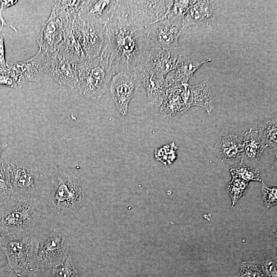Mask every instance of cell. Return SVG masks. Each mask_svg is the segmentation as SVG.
<instances>
[{"label": "cell", "mask_w": 277, "mask_h": 277, "mask_svg": "<svg viewBox=\"0 0 277 277\" xmlns=\"http://www.w3.org/2000/svg\"><path fill=\"white\" fill-rule=\"evenodd\" d=\"M211 61L209 59L200 61L179 54L173 70L164 76L168 89L188 84L194 72L202 65Z\"/></svg>", "instance_id": "cell-17"}, {"label": "cell", "mask_w": 277, "mask_h": 277, "mask_svg": "<svg viewBox=\"0 0 277 277\" xmlns=\"http://www.w3.org/2000/svg\"><path fill=\"white\" fill-rule=\"evenodd\" d=\"M7 144L6 143L0 141V160L2 159L1 157V154L7 147Z\"/></svg>", "instance_id": "cell-36"}, {"label": "cell", "mask_w": 277, "mask_h": 277, "mask_svg": "<svg viewBox=\"0 0 277 277\" xmlns=\"http://www.w3.org/2000/svg\"><path fill=\"white\" fill-rule=\"evenodd\" d=\"M77 65L55 51L48 53L45 70L46 73L52 75L60 85L74 89L78 82Z\"/></svg>", "instance_id": "cell-12"}, {"label": "cell", "mask_w": 277, "mask_h": 277, "mask_svg": "<svg viewBox=\"0 0 277 277\" xmlns=\"http://www.w3.org/2000/svg\"><path fill=\"white\" fill-rule=\"evenodd\" d=\"M248 185V182L236 177H232L227 184L226 190L231 197L232 206L246 193Z\"/></svg>", "instance_id": "cell-26"}, {"label": "cell", "mask_w": 277, "mask_h": 277, "mask_svg": "<svg viewBox=\"0 0 277 277\" xmlns=\"http://www.w3.org/2000/svg\"><path fill=\"white\" fill-rule=\"evenodd\" d=\"M47 272L49 277H78L77 271L70 256L62 265L47 270Z\"/></svg>", "instance_id": "cell-28"}, {"label": "cell", "mask_w": 277, "mask_h": 277, "mask_svg": "<svg viewBox=\"0 0 277 277\" xmlns=\"http://www.w3.org/2000/svg\"><path fill=\"white\" fill-rule=\"evenodd\" d=\"M4 38V34L0 31V69H6L8 68L5 59Z\"/></svg>", "instance_id": "cell-35"}, {"label": "cell", "mask_w": 277, "mask_h": 277, "mask_svg": "<svg viewBox=\"0 0 277 277\" xmlns=\"http://www.w3.org/2000/svg\"><path fill=\"white\" fill-rule=\"evenodd\" d=\"M191 94V106L202 107L210 114L213 108V97L210 87L206 81L189 85Z\"/></svg>", "instance_id": "cell-22"}, {"label": "cell", "mask_w": 277, "mask_h": 277, "mask_svg": "<svg viewBox=\"0 0 277 277\" xmlns=\"http://www.w3.org/2000/svg\"><path fill=\"white\" fill-rule=\"evenodd\" d=\"M262 265L265 277H276V261L275 260H267L264 264L262 263Z\"/></svg>", "instance_id": "cell-34"}, {"label": "cell", "mask_w": 277, "mask_h": 277, "mask_svg": "<svg viewBox=\"0 0 277 277\" xmlns=\"http://www.w3.org/2000/svg\"><path fill=\"white\" fill-rule=\"evenodd\" d=\"M214 2L213 1H195L183 18L185 28L192 25L208 26L214 18Z\"/></svg>", "instance_id": "cell-19"}, {"label": "cell", "mask_w": 277, "mask_h": 277, "mask_svg": "<svg viewBox=\"0 0 277 277\" xmlns=\"http://www.w3.org/2000/svg\"><path fill=\"white\" fill-rule=\"evenodd\" d=\"M80 31L82 45L87 60L100 56L106 42V25L90 24L81 18Z\"/></svg>", "instance_id": "cell-15"}, {"label": "cell", "mask_w": 277, "mask_h": 277, "mask_svg": "<svg viewBox=\"0 0 277 277\" xmlns=\"http://www.w3.org/2000/svg\"><path fill=\"white\" fill-rule=\"evenodd\" d=\"M194 1L185 0L173 1V4L164 19L175 17L183 18L188 8Z\"/></svg>", "instance_id": "cell-31"}, {"label": "cell", "mask_w": 277, "mask_h": 277, "mask_svg": "<svg viewBox=\"0 0 277 277\" xmlns=\"http://www.w3.org/2000/svg\"><path fill=\"white\" fill-rule=\"evenodd\" d=\"M48 53L39 49L37 53L31 58L17 62H7V67L16 73L22 86L30 82H38L46 73Z\"/></svg>", "instance_id": "cell-13"}, {"label": "cell", "mask_w": 277, "mask_h": 277, "mask_svg": "<svg viewBox=\"0 0 277 277\" xmlns=\"http://www.w3.org/2000/svg\"><path fill=\"white\" fill-rule=\"evenodd\" d=\"M242 143L244 153L250 160H258L265 149L267 147L262 142L258 131L252 129L244 133Z\"/></svg>", "instance_id": "cell-23"}, {"label": "cell", "mask_w": 277, "mask_h": 277, "mask_svg": "<svg viewBox=\"0 0 277 277\" xmlns=\"http://www.w3.org/2000/svg\"><path fill=\"white\" fill-rule=\"evenodd\" d=\"M141 85L136 77L128 73H117L112 76L109 85L110 94L122 116L127 115L130 100Z\"/></svg>", "instance_id": "cell-11"}, {"label": "cell", "mask_w": 277, "mask_h": 277, "mask_svg": "<svg viewBox=\"0 0 277 277\" xmlns=\"http://www.w3.org/2000/svg\"><path fill=\"white\" fill-rule=\"evenodd\" d=\"M230 172L232 177H236L248 182L251 181L262 182L259 170L246 166L243 160L239 163L232 166Z\"/></svg>", "instance_id": "cell-25"}, {"label": "cell", "mask_w": 277, "mask_h": 277, "mask_svg": "<svg viewBox=\"0 0 277 277\" xmlns=\"http://www.w3.org/2000/svg\"><path fill=\"white\" fill-rule=\"evenodd\" d=\"M38 197L18 199L15 204L0 213V234L27 231L38 221L41 213L36 200Z\"/></svg>", "instance_id": "cell-5"}, {"label": "cell", "mask_w": 277, "mask_h": 277, "mask_svg": "<svg viewBox=\"0 0 277 277\" xmlns=\"http://www.w3.org/2000/svg\"><path fill=\"white\" fill-rule=\"evenodd\" d=\"M276 127V118H273L262 122L258 131L263 143L273 150L277 147Z\"/></svg>", "instance_id": "cell-24"}, {"label": "cell", "mask_w": 277, "mask_h": 277, "mask_svg": "<svg viewBox=\"0 0 277 277\" xmlns=\"http://www.w3.org/2000/svg\"><path fill=\"white\" fill-rule=\"evenodd\" d=\"M173 1H118L115 10L127 21L146 28L164 19Z\"/></svg>", "instance_id": "cell-4"}, {"label": "cell", "mask_w": 277, "mask_h": 277, "mask_svg": "<svg viewBox=\"0 0 277 277\" xmlns=\"http://www.w3.org/2000/svg\"><path fill=\"white\" fill-rule=\"evenodd\" d=\"M238 277H265L262 263L257 261L242 262Z\"/></svg>", "instance_id": "cell-29"}, {"label": "cell", "mask_w": 277, "mask_h": 277, "mask_svg": "<svg viewBox=\"0 0 277 277\" xmlns=\"http://www.w3.org/2000/svg\"><path fill=\"white\" fill-rule=\"evenodd\" d=\"M0 277H49V275L47 270L34 269L16 272L7 266L0 270Z\"/></svg>", "instance_id": "cell-30"}, {"label": "cell", "mask_w": 277, "mask_h": 277, "mask_svg": "<svg viewBox=\"0 0 277 277\" xmlns=\"http://www.w3.org/2000/svg\"><path fill=\"white\" fill-rule=\"evenodd\" d=\"M179 55L178 49L153 48L144 65V70L150 74L165 76L174 68Z\"/></svg>", "instance_id": "cell-18"}, {"label": "cell", "mask_w": 277, "mask_h": 277, "mask_svg": "<svg viewBox=\"0 0 277 277\" xmlns=\"http://www.w3.org/2000/svg\"><path fill=\"white\" fill-rule=\"evenodd\" d=\"M148 35L154 47L165 50L179 48V38L186 29L183 18H166L147 27Z\"/></svg>", "instance_id": "cell-10"}, {"label": "cell", "mask_w": 277, "mask_h": 277, "mask_svg": "<svg viewBox=\"0 0 277 277\" xmlns=\"http://www.w3.org/2000/svg\"><path fill=\"white\" fill-rule=\"evenodd\" d=\"M118 4V1H87L81 9L79 16L88 24L106 25Z\"/></svg>", "instance_id": "cell-16"}, {"label": "cell", "mask_w": 277, "mask_h": 277, "mask_svg": "<svg viewBox=\"0 0 277 277\" xmlns=\"http://www.w3.org/2000/svg\"><path fill=\"white\" fill-rule=\"evenodd\" d=\"M13 194L18 197H38L36 189V182L39 177V172L29 164L17 161L4 160Z\"/></svg>", "instance_id": "cell-9"}, {"label": "cell", "mask_w": 277, "mask_h": 277, "mask_svg": "<svg viewBox=\"0 0 277 277\" xmlns=\"http://www.w3.org/2000/svg\"><path fill=\"white\" fill-rule=\"evenodd\" d=\"M0 85L14 88L22 87L16 73L8 68L0 69Z\"/></svg>", "instance_id": "cell-32"}, {"label": "cell", "mask_w": 277, "mask_h": 277, "mask_svg": "<svg viewBox=\"0 0 277 277\" xmlns=\"http://www.w3.org/2000/svg\"><path fill=\"white\" fill-rule=\"evenodd\" d=\"M141 83L146 91L149 105L160 107L168 89L164 76L150 74L144 70Z\"/></svg>", "instance_id": "cell-20"}, {"label": "cell", "mask_w": 277, "mask_h": 277, "mask_svg": "<svg viewBox=\"0 0 277 277\" xmlns=\"http://www.w3.org/2000/svg\"><path fill=\"white\" fill-rule=\"evenodd\" d=\"M83 199V192L75 177L65 171L53 176L50 201L58 214L77 210Z\"/></svg>", "instance_id": "cell-6"}, {"label": "cell", "mask_w": 277, "mask_h": 277, "mask_svg": "<svg viewBox=\"0 0 277 277\" xmlns=\"http://www.w3.org/2000/svg\"><path fill=\"white\" fill-rule=\"evenodd\" d=\"M188 84L168 88L160 106V113L164 117H177L190 107L191 94Z\"/></svg>", "instance_id": "cell-14"}, {"label": "cell", "mask_w": 277, "mask_h": 277, "mask_svg": "<svg viewBox=\"0 0 277 277\" xmlns=\"http://www.w3.org/2000/svg\"><path fill=\"white\" fill-rule=\"evenodd\" d=\"M214 149L217 157L223 162L243 157L245 155L242 141L234 134L219 137Z\"/></svg>", "instance_id": "cell-21"}, {"label": "cell", "mask_w": 277, "mask_h": 277, "mask_svg": "<svg viewBox=\"0 0 277 277\" xmlns=\"http://www.w3.org/2000/svg\"><path fill=\"white\" fill-rule=\"evenodd\" d=\"M13 194L12 186L4 159L0 160V204L6 203Z\"/></svg>", "instance_id": "cell-27"}, {"label": "cell", "mask_w": 277, "mask_h": 277, "mask_svg": "<svg viewBox=\"0 0 277 277\" xmlns=\"http://www.w3.org/2000/svg\"><path fill=\"white\" fill-rule=\"evenodd\" d=\"M69 248L67 233L61 228L39 239L38 269L47 270L62 265L68 256Z\"/></svg>", "instance_id": "cell-7"}, {"label": "cell", "mask_w": 277, "mask_h": 277, "mask_svg": "<svg viewBox=\"0 0 277 277\" xmlns=\"http://www.w3.org/2000/svg\"><path fill=\"white\" fill-rule=\"evenodd\" d=\"M38 242L27 231L0 234V246L6 256L7 266L16 272L38 269Z\"/></svg>", "instance_id": "cell-2"}, {"label": "cell", "mask_w": 277, "mask_h": 277, "mask_svg": "<svg viewBox=\"0 0 277 277\" xmlns=\"http://www.w3.org/2000/svg\"><path fill=\"white\" fill-rule=\"evenodd\" d=\"M262 191L264 203L267 207L276 204L277 189L276 187H269L262 183Z\"/></svg>", "instance_id": "cell-33"}, {"label": "cell", "mask_w": 277, "mask_h": 277, "mask_svg": "<svg viewBox=\"0 0 277 277\" xmlns=\"http://www.w3.org/2000/svg\"><path fill=\"white\" fill-rule=\"evenodd\" d=\"M106 31L102 53L107 57L113 75L128 73L141 83L144 65L154 48L148 37L147 27L132 24L115 10L106 24Z\"/></svg>", "instance_id": "cell-1"}, {"label": "cell", "mask_w": 277, "mask_h": 277, "mask_svg": "<svg viewBox=\"0 0 277 277\" xmlns=\"http://www.w3.org/2000/svg\"><path fill=\"white\" fill-rule=\"evenodd\" d=\"M73 22L55 1H53L50 15L42 23L36 39L39 49L48 53L57 51L63 41L65 30L70 27Z\"/></svg>", "instance_id": "cell-8"}, {"label": "cell", "mask_w": 277, "mask_h": 277, "mask_svg": "<svg viewBox=\"0 0 277 277\" xmlns=\"http://www.w3.org/2000/svg\"><path fill=\"white\" fill-rule=\"evenodd\" d=\"M78 82L76 87L82 96L100 99L105 94L113 74L107 57L103 53L77 65Z\"/></svg>", "instance_id": "cell-3"}]
</instances>
